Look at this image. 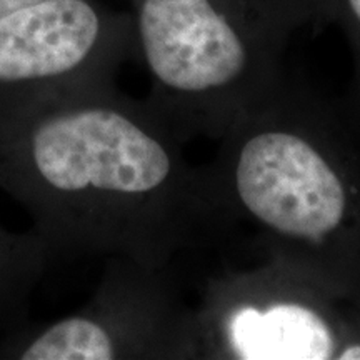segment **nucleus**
<instances>
[{
  "mask_svg": "<svg viewBox=\"0 0 360 360\" xmlns=\"http://www.w3.org/2000/svg\"><path fill=\"white\" fill-rule=\"evenodd\" d=\"M150 102L117 84L0 115V188L32 217L49 257H127L170 269L229 233L209 167Z\"/></svg>",
  "mask_w": 360,
  "mask_h": 360,
  "instance_id": "1",
  "label": "nucleus"
},
{
  "mask_svg": "<svg viewBox=\"0 0 360 360\" xmlns=\"http://www.w3.org/2000/svg\"><path fill=\"white\" fill-rule=\"evenodd\" d=\"M39 2V0H0V17L6 15V13L17 11V8L30 6V4Z\"/></svg>",
  "mask_w": 360,
  "mask_h": 360,
  "instance_id": "9",
  "label": "nucleus"
},
{
  "mask_svg": "<svg viewBox=\"0 0 360 360\" xmlns=\"http://www.w3.org/2000/svg\"><path fill=\"white\" fill-rule=\"evenodd\" d=\"M132 19L102 0H39L0 17V115L115 84Z\"/></svg>",
  "mask_w": 360,
  "mask_h": 360,
  "instance_id": "6",
  "label": "nucleus"
},
{
  "mask_svg": "<svg viewBox=\"0 0 360 360\" xmlns=\"http://www.w3.org/2000/svg\"><path fill=\"white\" fill-rule=\"evenodd\" d=\"M193 309L200 359L360 360V310L274 260L207 277Z\"/></svg>",
  "mask_w": 360,
  "mask_h": 360,
  "instance_id": "4",
  "label": "nucleus"
},
{
  "mask_svg": "<svg viewBox=\"0 0 360 360\" xmlns=\"http://www.w3.org/2000/svg\"><path fill=\"white\" fill-rule=\"evenodd\" d=\"M8 360H195V309L186 304L170 269L107 257L94 295L51 322L0 337Z\"/></svg>",
  "mask_w": 360,
  "mask_h": 360,
  "instance_id": "5",
  "label": "nucleus"
},
{
  "mask_svg": "<svg viewBox=\"0 0 360 360\" xmlns=\"http://www.w3.org/2000/svg\"><path fill=\"white\" fill-rule=\"evenodd\" d=\"M310 24H332L347 39L354 74L342 105L360 130V0H302Z\"/></svg>",
  "mask_w": 360,
  "mask_h": 360,
  "instance_id": "8",
  "label": "nucleus"
},
{
  "mask_svg": "<svg viewBox=\"0 0 360 360\" xmlns=\"http://www.w3.org/2000/svg\"><path fill=\"white\" fill-rule=\"evenodd\" d=\"M229 229L262 260L360 310V130L340 101L287 74L207 164Z\"/></svg>",
  "mask_w": 360,
  "mask_h": 360,
  "instance_id": "2",
  "label": "nucleus"
},
{
  "mask_svg": "<svg viewBox=\"0 0 360 360\" xmlns=\"http://www.w3.org/2000/svg\"><path fill=\"white\" fill-rule=\"evenodd\" d=\"M147 101L182 142L224 137L276 90L302 0H129Z\"/></svg>",
  "mask_w": 360,
  "mask_h": 360,
  "instance_id": "3",
  "label": "nucleus"
},
{
  "mask_svg": "<svg viewBox=\"0 0 360 360\" xmlns=\"http://www.w3.org/2000/svg\"><path fill=\"white\" fill-rule=\"evenodd\" d=\"M49 262L34 231L12 232L0 224V337L29 322L32 295Z\"/></svg>",
  "mask_w": 360,
  "mask_h": 360,
  "instance_id": "7",
  "label": "nucleus"
}]
</instances>
